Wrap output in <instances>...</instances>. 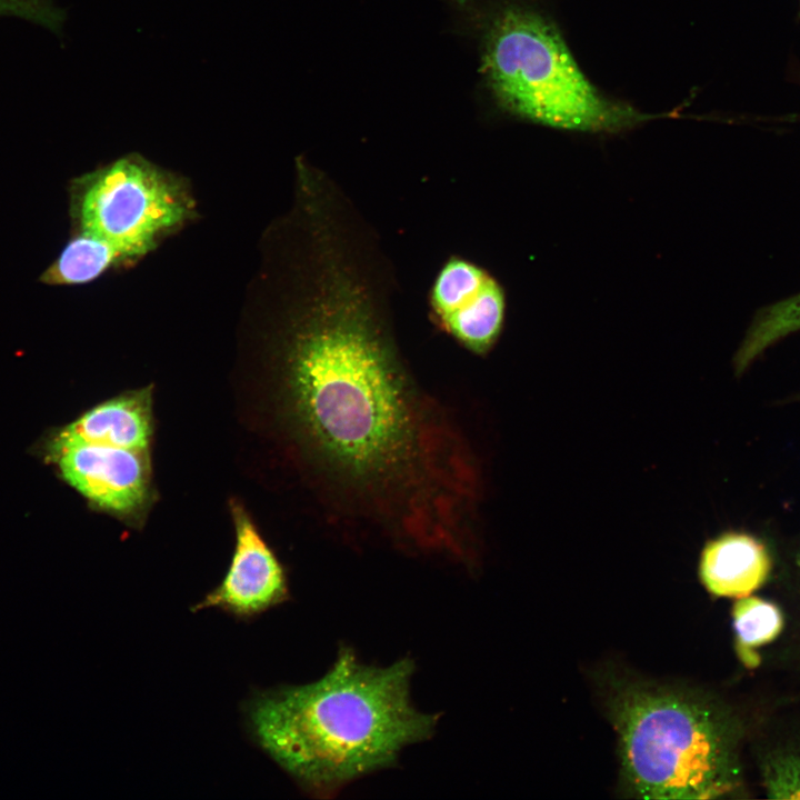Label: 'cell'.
I'll list each match as a JSON object with an SVG mask.
<instances>
[{
    "mask_svg": "<svg viewBox=\"0 0 800 800\" xmlns=\"http://www.w3.org/2000/svg\"><path fill=\"white\" fill-rule=\"evenodd\" d=\"M800 330V292L759 311L738 352L734 369L742 373L751 362L780 339Z\"/></svg>",
    "mask_w": 800,
    "mask_h": 800,
    "instance_id": "obj_11",
    "label": "cell"
},
{
    "mask_svg": "<svg viewBox=\"0 0 800 800\" xmlns=\"http://www.w3.org/2000/svg\"><path fill=\"white\" fill-rule=\"evenodd\" d=\"M732 614L740 651L746 652L773 640L783 624L780 610L773 603L756 597L739 598Z\"/></svg>",
    "mask_w": 800,
    "mask_h": 800,
    "instance_id": "obj_12",
    "label": "cell"
},
{
    "mask_svg": "<svg viewBox=\"0 0 800 800\" xmlns=\"http://www.w3.org/2000/svg\"><path fill=\"white\" fill-rule=\"evenodd\" d=\"M436 320L473 352H487L498 340L506 312L503 289L486 270L451 258L439 271L430 296Z\"/></svg>",
    "mask_w": 800,
    "mask_h": 800,
    "instance_id": "obj_7",
    "label": "cell"
},
{
    "mask_svg": "<svg viewBox=\"0 0 800 800\" xmlns=\"http://www.w3.org/2000/svg\"><path fill=\"white\" fill-rule=\"evenodd\" d=\"M59 434L86 442L149 450L152 436L150 391H133L104 401Z\"/></svg>",
    "mask_w": 800,
    "mask_h": 800,
    "instance_id": "obj_10",
    "label": "cell"
},
{
    "mask_svg": "<svg viewBox=\"0 0 800 800\" xmlns=\"http://www.w3.org/2000/svg\"><path fill=\"white\" fill-rule=\"evenodd\" d=\"M414 666L362 663L349 648L319 680L257 694L248 706L259 746L310 793L328 798L428 739L438 716L410 699Z\"/></svg>",
    "mask_w": 800,
    "mask_h": 800,
    "instance_id": "obj_2",
    "label": "cell"
},
{
    "mask_svg": "<svg viewBox=\"0 0 800 800\" xmlns=\"http://www.w3.org/2000/svg\"><path fill=\"white\" fill-rule=\"evenodd\" d=\"M622 781L643 799H707L737 783L729 719L702 696L642 681L612 684Z\"/></svg>",
    "mask_w": 800,
    "mask_h": 800,
    "instance_id": "obj_3",
    "label": "cell"
},
{
    "mask_svg": "<svg viewBox=\"0 0 800 800\" xmlns=\"http://www.w3.org/2000/svg\"><path fill=\"white\" fill-rule=\"evenodd\" d=\"M77 231L42 273L47 284H83L156 249L196 213L186 182L138 154L81 177L73 187Z\"/></svg>",
    "mask_w": 800,
    "mask_h": 800,
    "instance_id": "obj_5",
    "label": "cell"
},
{
    "mask_svg": "<svg viewBox=\"0 0 800 800\" xmlns=\"http://www.w3.org/2000/svg\"><path fill=\"white\" fill-rule=\"evenodd\" d=\"M798 2H799V18H800V0H798Z\"/></svg>",
    "mask_w": 800,
    "mask_h": 800,
    "instance_id": "obj_15",
    "label": "cell"
},
{
    "mask_svg": "<svg viewBox=\"0 0 800 800\" xmlns=\"http://www.w3.org/2000/svg\"><path fill=\"white\" fill-rule=\"evenodd\" d=\"M771 560L766 546L756 537L727 531L702 548L699 576L709 592L719 597L750 596L767 580Z\"/></svg>",
    "mask_w": 800,
    "mask_h": 800,
    "instance_id": "obj_9",
    "label": "cell"
},
{
    "mask_svg": "<svg viewBox=\"0 0 800 800\" xmlns=\"http://www.w3.org/2000/svg\"><path fill=\"white\" fill-rule=\"evenodd\" d=\"M13 17L60 34L66 13L54 0H0V18Z\"/></svg>",
    "mask_w": 800,
    "mask_h": 800,
    "instance_id": "obj_14",
    "label": "cell"
},
{
    "mask_svg": "<svg viewBox=\"0 0 800 800\" xmlns=\"http://www.w3.org/2000/svg\"><path fill=\"white\" fill-rule=\"evenodd\" d=\"M52 453L63 478L98 507L121 517L138 516L147 507L151 483L149 450L58 434Z\"/></svg>",
    "mask_w": 800,
    "mask_h": 800,
    "instance_id": "obj_6",
    "label": "cell"
},
{
    "mask_svg": "<svg viewBox=\"0 0 800 800\" xmlns=\"http://www.w3.org/2000/svg\"><path fill=\"white\" fill-rule=\"evenodd\" d=\"M483 72L504 112L552 129L620 133L650 114L600 91L584 74L557 24L537 8L509 2L491 17L483 38Z\"/></svg>",
    "mask_w": 800,
    "mask_h": 800,
    "instance_id": "obj_4",
    "label": "cell"
},
{
    "mask_svg": "<svg viewBox=\"0 0 800 800\" xmlns=\"http://www.w3.org/2000/svg\"><path fill=\"white\" fill-rule=\"evenodd\" d=\"M764 787L769 798L800 799V753L771 758L764 767Z\"/></svg>",
    "mask_w": 800,
    "mask_h": 800,
    "instance_id": "obj_13",
    "label": "cell"
},
{
    "mask_svg": "<svg viewBox=\"0 0 800 800\" xmlns=\"http://www.w3.org/2000/svg\"><path fill=\"white\" fill-rule=\"evenodd\" d=\"M236 547L221 583L191 611L219 608L237 618L250 619L289 597L282 564L257 527L240 507H232Z\"/></svg>",
    "mask_w": 800,
    "mask_h": 800,
    "instance_id": "obj_8",
    "label": "cell"
},
{
    "mask_svg": "<svg viewBox=\"0 0 800 800\" xmlns=\"http://www.w3.org/2000/svg\"><path fill=\"white\" fill-rule=\"evenodd\" d=\"M269 274L297 430L329 478L359 492L407 480L418 417L391 328L390 276L368 227L313 219Z\"/></svg>",
    "mask_w": 800,
    "mask_h": 800,
    "instance_id": "obj_1",
    "label": "cell"
}]
</instances>
